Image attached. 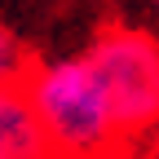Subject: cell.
Segmentation results:
<instances>
[{
  "label": "cell",
  "mask_w": 159,
  "mask_h": 159,
  "mask_svg": "<svg viewBox=\"0 0 159 159\" xmlns=\"http://www.w3.org/2000/svg\"><path fill=\"white\" fill-rule=\"evenodd\" d=\"M35 159H62V155H53V150H44V155H35Z\"/></svg>",
  "instance_id": "7"
},
{
  "label": "cell",
  "mask_w": 159,
  "mask_h": 159,
  "mask_svg": "<svg viewBox=\"0 0 159 159\" xmlns=\"http://www.w3.org/2000/svg\"><path fill=\"white\" fill-rule=\"evenodd\" d=\"M31 71H35V62H31L27 44L0 22V84H27Z\"/></svg>",
  "instance_id": "4"
},
{
  "label": "cell",
  "mask_w": 159,
  "mask_h": 159,
  "mask_svg": "<svg viewBox=\"0 0 159 159\" xmlns=\"http://www.w3.org/2000/svg\"><path fill=\"white\" fill-rule=\"evenodd\" d=\"M84 57L106 89L124 142L150 137L159 128V35L142 27H106L93 35Z\"/></svg>",
  "instance_id": "2"
},
{
  "label": "cell",
  "mask_w": 159,
  "mask_h": 159,
  "mask_svg": "<svg viewBox=\"0 0 159 159\" xmlns=\"http://www.w3.org/2000/svg\"><path fill=\"white\" fill-rule=\"evenodd\" d=\"M27 97L40 119L44 146L62 159H106L124 146V133L115 124L106 89L97 84L89 57H57L40 62L27 75Z\"/></svg>",
  "instance_id": "1"
},
{
  "label": "cell",
  "mask_w": 159,
  "mask_h": 159,
  "mask_svg": "<svg viewBox=\"0 0 159 159\" xmlns=\"http://www.w3.org/2000/svg\"><path fill=\"white\" fill-rule=\"evenodd\" d=\"M106 159H128V150H124V146H119V150H111Z\"/></svg>",
  "instance_id": "6"
},
{
  "label": "cell",
  "mask_w": 159,
  "mask_h": 159,
  "mask_svg": "<svg viewBox=\"0 0 159 159\" xmlns=\"http://www.w3.org/2000/svg\"><path fill=\"white\" fill-rule=\"evenodd\" d=\"M44 133L31 111L22 84H0V159H35L44 155Z\"/></svg>",
  "instance_id": "3"
},
{
  "label": "cell",
  "mask_w": 159,
  "mask_h": 159,
  "mask_svg": "<svg viewBox=\"0 0 159 159\" xmlns=\"http://www.w3.org/2000/svg\"><path fill=\"white\" fill-rule=\"evenodd\" d=\"M150 150H155V159H159V128L150 133Z\"/></svg>",
  "instance_id": "5"
},
{
  "label": "cell",
  "mask_w": 159,
  "mask_h": 159,
  "mask_svg": "<svg viewBox=\"0 0 159 159\" xmlns=\"http://www.w3.org/2000/svg\"><path fill=\"white\" fill-rule=\"evenodd\" d=\"M146 5H150V9H155V18H159V0H146Z\"/></svg>",
  "instance_id": "8"
}]
</instances>
